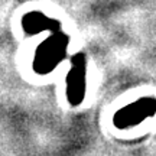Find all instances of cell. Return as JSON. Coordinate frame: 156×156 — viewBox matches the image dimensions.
Listing matches in <instances>:
<instances>
[{
	"label": "cell",
	"instance_id": "1",
	"mask_svg": "<svg viewBox=\"0 0 156 156\" xmlns=\"http://www.w3.org/2000/svg\"><path fill=\"white\" fill-rule=\"evenodd\" d=\"M68 46V38L61 32H55L45 41L36 51L34 59V68L39 74L52 71L55 65L61 61Z\"/></svg>",
	"mask_w": 156,
	"mask_h": 156
},
{
	"label": "cell",
	"instance_id": "2",
	"mask_svg": "<svg viewBox=\"0 0 156 156\" xmlns=\"http://www.w3.org/2000/svg\"><path fill=\"white\" fill-rule=\"evenodd\" d=\"M156 114V98L155 97H143L132 104L124 106L122 110L114 114L113 122L119 129L132 127L134 124L142 123L145 119Z\"/></svg>",
	"mask_w": 156,
	"mask_h": 156
},
{
	"label": "cell",
	"instance_id": "3",
	"mask_svg": "<svg viewBox=\"0 0 156 156\" xmlns=\"http://www.w3.org/2000/svg\"><path fill=\"white\" fill-rule=\"evenodd\" d=\"M85 94V59L84 55L78 54L73 58V67L67 77V95L68 101L77 106Z\"/></svg>",
	"mask_w": 156,
	"mask_h": 156
},
{
	"label": "cell",
	"instance_id": "4",
	"mask_svg": "<svg viewBox=\"0 0 156 156\" xmlns=\"http://www.w3.org/2000/svg\"><path fill=\"white\" fill-rule=\"evenodd\" d=\"M22 26L28 34H38L42 30H54V32L59 30V22L52 20L48 16H45L44 13H39V12L28 13L23 17Z\"/></svg>",
	"mask_w": 156,
	"mask_h": 156
}]
</instances>
